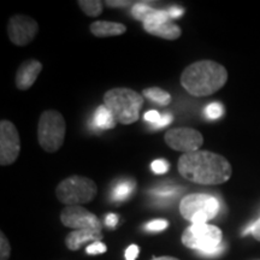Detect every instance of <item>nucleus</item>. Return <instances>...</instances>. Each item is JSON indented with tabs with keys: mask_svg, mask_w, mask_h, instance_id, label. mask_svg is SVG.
<instances>
[{
	"mask_svg": "<svg viewBox=\"0 0 260 260\" xmlns=\"http://www.w3.org/2000/svg\"><path fill=\"white\" fill-rule=\"evenodd\" d=\"M151 169L154 174H167L169 169H170V164L167 160H164V159H155L154 161H152Z\"/></svg>",
	"mask_w": 260,
	"mask_h": 260,
	"instance_id": "nucleus-24",
	"label": "nucleus"
},
{
	"mask_svg": "<svg viewBox=\"0 0 260 260\" xmlns=\"http://www.w3.org/2000/svg\"><path fill=\"white\" fill-rule=\"evenodd\" d=\"M224 112L223 105L219 103H211L210 105L206 106L205 109V113H206L207 118L210 119H218L222 117Z\"/></svg>",
	"mask_w": 260,
	"mask_h": 260,
	"instance_id": "nucleus-22",
	"label": "nucleus"
},
{
	"mask_svg": "<svg viewBox=\"0 0 260 260\" xmlns=\"http://www.w3.org/2000/svg\"><path fill=\"white\" fill-rule=\"evenodd\" d=\"M60 222L74 230H96L102 232V222L95 214L82 206H67L60 213Z\"/></svg>",
	"mask_w": 260,
	"mask_h": 260,
	"instance_id": "nucleus-12",
	"label": "nucleus"
},
{
	"mask_svg": "<svg viewBox=\"0 0 260 260\" xmlns=\"http://www.w3.org/2000/svg\"><path fill=\"white\" fill-rule=\"evenodd\" d=\"M136 186L135 181L132 180V178H128V180H123L116 184L115 188H113L111 198L113 201H123L128 199L129 195L133 193L134 188Z\"/></svg>",
	"mask_w": 260,
	"mask_h": 260,
	"instance_id": "nucleus-17",
	"label": "nucleus"
},
{
	"mask_svg": "<svg viewBox=\"0 0 260 260\" xmlns=\"http://www.w3.org/2000/svg\"><path fill=\"white\" fill-rule=\"evenodd\" d=\"M139 254V247L136 245H130L125 251V260H136Z\"/></svg>",
	"mask_w": 260,
	"mask_h": 260,
	"instance_id": "nucleus-30",
	"label": "nucleus"
},
{
	"mask_svg": "<svg viewBox=\"0 0 260 260\" xmlns=\"http://www.w3.org/2000/svg\"><path fill=\"white\" fill-rule=\"evenodd\" d=\"M98 194L95 182L88 177L74 175L58 184L56 195L58 200L67 206H82L94 200Z\"/></svg>",
	"mask_w": 260,
	"mask_h": 260,
	"instance_id": "nucleus-6",
	"label": "nucleus"
},
{
	"mask_svg": "<svg viewBox=\"0 0 260 260\" xmlns=\"http://www.w3.org/2000/svg\"><path fill=\"white\" fill-rule=\"evenodd\" d=\"M222 230L211 224H191L182 234V243L188 248L195 249L200 255H220L225 249L222 242Z\"/></svg>",
	"mask_w": 260,
	"mask_h": 260,
	"instance_id": "nucleus-4",
	"label": "nucleus"
},
{
	"mask_svg": "<svg viewBox=\"0 0 260 260\" xmlns=\"http://www.w3.org/2000/svg\"><path fill=\"white\" fill-rule=\"evenodd\" d=\"M67 124L63 115L57 110L41 113L38 124V141L47 153H54L64 144Z\"/></svg>",
	"mask_w": 260,
	"mask_h": 260,
	"instance_id": "nucleus-5",
	"label": "nucleus"
},
{
	"mask_svg": "<svg viewBox=\"0 0 260 260\" xmlns=\"http://www.w3.org/2000/svg\"><path fill=\"white\" fill-rule=\"evenodd\" d=\"M105 4L107 6H110V8H123V6H126V5H130L133 4V2H115V0H107L105 2Z\"/></svg>",
	"mask_w": 260,
	"mask_h": 260,
	"instance_id": "nucleus-33",
	"label": "nucleus"
},
{
	"mask_svg": "<svg viewBox=\"0 0 260 260\" xmlns=\"http://www.w3.org/2000/svg\"><path fill=\"white\" fill-rule=\"evenodd\" d=\"M103 239V233L96 230H74L65 237V245L70 251H77L83 243L96 242Z\"/></svg>",
	"mask_w": 260,
	"mask_h": 260,
	"instance_id": "nucleus-14",
	"label": "nucleus"
},
{
	"mask_svg": "<svg viewBox=\"0 0 260 260\" xmlns=\"http://www.w3.org/2000/svg\"><path fill=\"white\" fill-rule=\"evenodd\" d=\"M181 189L178 187H161L153 189L151 191L152 195H154L155 198H160V199H168V198H174L177 193H180Z\"/></svg>",
	"mask_w": 260,
	"mask_h": 260,
	"instance_id": "nucleus-21",
	"label": "nucleus"
},
{
	"mask_svg": "<svg viewBox=\"0 0 260 260\" xmlns=\"http://www.w3.org/2000/svg\"><path fill=\"white\" fill-rule=\"evenodd\" d=\"M105 223L109 228H115L117 225V223H118V217H117L115 213L107 214L105 218Z\"/></svg>",
	"mask_w": 260,
	"mask_h": 260,
	"instance_id": "nucleus-32",
	"label": "nucleus"
},
{
	"mask_svg": "<svg viewBox=\"0 0 260 260\" xmlns=\"http://www.w3.org/2000/svg\"><path fill=\"white\" fill-rule=\"evenodd\" d=\"M249 233H251L256 240H259V241H260V219L256 220L254 224H252V225L249 226L248 229H246L245 233H243V234H249Z\"/></svg>",
	"mask_w": 260,
	"mask_h": 260,
	"instance_id": "nucleus-29",
	"label": "nucleus"
},
{
	"mask_svg": "<svg viewBox=\"0 0 260 260\" xmlns=\"http://www.w3.org/2000/svg\"><path fill=\"white\" fill-rule=\"evenodd\" d=\"M89 30L96 38L119 37L126 31V27L122 23L109 21H96L90 24Z\"/></svg>",
	"mask_w": 260,
	"mask_h": 260,
	"instance_id": "nucleus-15",
	"label": "nucleus"
},
{
	"mask_svg": "<svg viewBox=\"0 0 260 260\" xmlns=\"http://www.w3.org/2000/svg\"><path fill=\"white\" fill-rule=\"evenodd\" d=\"M219 201L209 194H189L180 203V212L191 224H206L219 212Z\"/></svg>",
	"mask_w": 260,
	"mask_h": 260,
	"instance_id": "nucleus-7",
	"label": "nucleus"
},
{
	"mask_svg": "<svg viewBox=\"0 0 260 260\" xmlns=\"http://www.w3.org/2000/svg\"><path fill=\"white\" fill-rule=\"evenodd\" d=\"M0 260H9L11 254V247H10L8 237L4 235V233L0 234Z\"/></svg>",
	"mask_w": 260,
	"mask_h": 260,
	"instance_id": "nucleus-23",
	"label": "nucleus"
},
{
	"mask_svg": "<svg viewBox=\"0 0 260 260\" xmlns=\"http://www.w3.org/2000/svg\"><path fill=\"white\" fill-rule=\"evenodd\" d=\"M107 251V247L105 243H103L102 241H96V242H92L89 246H87L86 252L88 254L95 255V254H102V253H105Z\"/></svg>",
	"mask_w": 260,
	"mask_h": 260,
	"instance_id": "nucleus-25",
	"label": "nucleus"
},
{
	"mask_svg": "<svg viewBox=\"0 0 260 260\" xmlns=\"http://www.w3.org/2000/svg\"><path fill=\"white\" fill-rule=\"evenodd\" d=\"M77 4L84 14L90 17H96L104 10V3L100 0H80L77 2Z\"/></svg>",
	"mask_w": 260,
	"mask_h": 260,
	"instance_id": "nucleus-19",
	"label": "nucleus"
},
{
	"mask_svg": "<svg viewBox=\"0 0 260 260\" xmlns=\"http://www.w3.org/2000/svg\"><path fill=\"white\" fill-rule=\"evenodd\" d=\"M144 29L148 34L165 40H177L182 35V29L170 21L168 10H155L144 22Z\"/></svg>",
	"mask_w": 260,
	"mask_h": 260,
	"instance_id": "nucleus-11",
	"label": "nucleus"
},
{
	"mask_svg": "<svg viewBox=\"0 0 260 260\" xmlns=\"http://www.w3.org/2000/svg\"><path fill=\"white\" fill-rule=\"evenodd\" d=\"M92 121H93L92 122L93 125L95 126V128L102 129V130L113 129L117 125L115 117L112 116V113L110 112V110L107 109L104 104L95 110Z\"/></svg>",
	"mask_w": 260,
	"mask_h": 260,
	"instance_id": "nucleus-16",
	"label": "nucleus"
},
{
	"mask_svg": "<svg viewBox=\"0 0 260 260\" xmlns=\"http://www.w3.org/2000/svg\"><path fill=\"white\" fill-rule=\"evenodd\" d=\"M21 152V138L14 123L6 119L0 122V164H14Z\"/></svg>",
	"mask_w": 260,
	"mask_h": 260,
	"instance_id": "nucleus-8",
	"label": "nucleus"
},
{
	"mask_svg": "<svg viewBox=\"0 0 260 260\" xmlns=\"http://www.w3.org/2000/svg\"><path fill=\"white\" fill-rule=\"evenodd\" d=\"M178 172L186 180L203 186H217L232 177L233 169L223 155L210 151H195L182 154L177 162Z\"/></svg>",
	"mask_w": 260,
	"mask_h": 260,
	"instance_id": "nucleus-1",
	"label": "nucleus"
},
{
	"mask_svg": "<svg viewBox=\"0 0 260 260\" xmlns=\"http://www.w3.org/2000/svg\"><path fill=\"white\" fill-rule=\"evenodd\" d=\"M104 105L110 110L117 123L128 125L139 119L144 96L130 88H113L104 94Z\"/></svg>",
	"mask_w": 260,
	"mask_h": 260,
	"instance_id": "nucleus-3",
	"label": "nucleus"
},
{
	"mask_svg": "<svg viewBox=\"0 0 260 260\" xmlns=\"http://www.w3.org/2000/svg\"><path fill=\"white\" fill-rule=\"evenodd\" d=\"M169 226V222L165 219H154L152 222H149L146 228L149 232H161L165 230Z\"/></svg>",
	"mask_w": 260,
	"mask_h": 260,
	"instance_id": "nucleus-26",
	"label": "nucleus"
},
{
	"mask_svg": "<svg viewBox=\"0 0 260 260\" xmlns=\"http://www.w3.org/2000/svg\"><path fill=\"white\" fill-rule=\"evenodd\" d=\"M169 15H170V18H178L183 15V9L178 8V6H171L170 9L168 10Z\"/></svg>",
	"mask_w": 260,
	"mask_h": 260,
	"instance_id": "nucleus-31",
	"label": "nucleus"
},
{
	"mask_svg": "<svg viewBox=\"0 0 260 260\" xmlns=\"http://www.w3.org/2000/svg\"><path fill=\"white\" fill-rule=\"evenodd\" d=\"M165 144L183 154L199 151L204 144L203 134L193 128H175L165 133Z\"/></svg>",
	"mask_w": 260,
	"mask_h": 260,
	"instance_id": "nucleus-9",
	"label": "nucleus"
},
{
	"mask_svg": "<svg viewBox=\"0 0 260 260\" xmlns=\"http://www.w3.org/2000/svg\"><path fill=\"white\" fill-rule=\"evenodd\" d=\"M155 11V9L149 6L147 3H136L135 5H133L132 9V15L133 17L138 21H141L142 23L147 19Z\"/></svg>",
	"mask_w": 260,
	"mask_h": 260,
	"instance_id": "nucleus-20",
	"label": "nucleus"
},
{
	"mask_svg": "<svg viewBox=\"0 0 260 260\" xmlns=\"http://www.w3.org/2000/svg\"><path fill=\"white\" fill-rule=\"evenodd\" d=\"M38 31V22L29 16L14 15L8 22L9 38L16 46H27L34 40Z\"/></svg>",
	"mask_w": 260,
	"mask_h": 260,
	"instance_id": "nucleus-10",
	"label": "nucleus"
},
{
	"mask_svg": "<svg viewBox=\"0 0 260 260\" xmlns=\"http://www.w3.org/2000/svg\"><path fill=\"white\" fill-rule=\"evenodd\" d=\"M228 80V71L213 60H199L188 65L181 75V84L194 96H207L219 90Z\"/></svg>",
	"mask_w": 260,
	"mask_h": 260,
	"instance_id": "nucleus-2",
	"label": "nucleus"
},
{
	"mask_svg": "<svg viewBox=\"0 0 260 260\" xmlns=\"http://www.w3.org/2000/svg\"><path fill=\"white\" fill-rule=\"evenodd\" d=\"M42 71V64L37 59H28L19 65L16 74V87L19 90L30 88Z\"/></svg>",
	"mask_w": 260,
	"mask_h": 260,
	"instance_id": "nucleus-13",
	"label": "nucleus"
},
{
	"mask_svg": "<svg viewBox=\"0 0 260 260\" xmlns=\"http://www.w3.org/2000/svg\"><path fill=\"white\" fill-rule=\"evenodd\" d=\"M172 122V116L170 113H164V115H161V118L159 119V121L153 124V129H158V128H164V126H167L170 124Z\"/></svg>",
	"mask_w": 260,
	"mask_h": 260,
	"instance_id": "nucleus-28",
	"label": "nucleus"
},
{
	"mask_svg": "<svg viewBox=\"0 0 260 260\" xmlns=\"http://www.w3.org/2000/svg\"><path fill=\"white\" fill-rule=\"evenodd\" d=\"M144 96L147 98L148 100L155 104H159L161 106H167L171 103V95L167 90L159 88V87H151V88H146L142 90Z\"/></svg>",
	"mask_w": 260,
	"mask_h": 260,
	"instance_id": "nucleus-18",
	"label": "nucleus"
},
{
	"mask_svg": "<svg viewBox=\"0 0 260 260\" xmlns=\"http://www.w3.org/2000/svg\"><path fill=\"white\" fill-rule=\"evenodd\" d=\"M144 118L146 122L151 123V124L153 125L159 121V119L161 118V115L158 111H155V110H151V111H147L145 113Z\"/></svg>",
	"mask_w": 260,
	"mask_h": 260,
	"instance_id": "nucleus-27",
	"label": "nucleus"
},
{
	"mask_svg": "<svg viewBox=\"0 0 260 260\" xmlns=\"http://www.w3.org/2000/svg\"><path fill=\"white\" fill-rule=\"evenodd\" d=\"M152 260H178V259L174 258V256H160V258H153Z\"/></svg>",
	"mask_w": 260,
	"mask_h": 260,
	"instance_id": "nucleus-34",
	"label": "nucleus"
}]
</instances>
